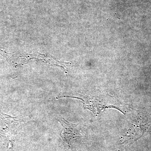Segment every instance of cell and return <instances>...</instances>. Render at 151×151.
Segmentation results:
<instances>
[{"label": "cell", "instance_id": "6da1fadb", "mask_svg": "<svg viewBox=\"0 0 151 151\" xmlns=\"http://www.w3.org/2000/svg\"><path fill=\"white\" fill-rule=\"evenodd\" d=\"M59 122L63 127L61 137L64 141L68 142L72 139L78 137L77 125L71 124L63 119H60Z\"/></svg>", "mask_w": 151, "mask_h": 151}]
</instances>
